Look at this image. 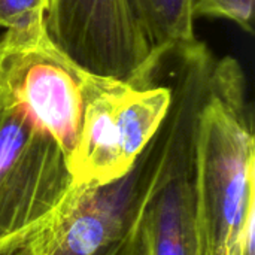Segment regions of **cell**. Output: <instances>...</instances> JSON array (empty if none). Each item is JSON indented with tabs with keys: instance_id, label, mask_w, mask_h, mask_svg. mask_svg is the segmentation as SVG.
Masks as SVG:
<instances>
[{
	"instance_id": "cell-2",
	"label": "cell",
	"mask_w": 255,
	"mask_h": 255,
	"mask_svg": "<svg viewBox=\"0 0 255 255\" xmlns=\"http://www.w3.org/2000/svg\"><path fill=\"white\" fill-rule=\"evenodd\" d=\"M172 100L158 130L160 160L148 202L145 255H203L196 196V130L215 55L197 40L173 54Z\"/></svg>"
},
{
	"instance_id": "cell-4",
	"label": "cell",
	"mask_w": 255,
	"mask_h": 255,
	"mask_svg": "<svg viewBox=\"0 0 255 255\" xmlns=\"http://www.w3.org/2000/svg\"><path fill=\"white\" fill-rule=\"evenodd\" d=\"M170 100L169 85L136 87L93 73L69 163L73 184H108L124 176L160 130Z\"/></svg>"
},
{
	"instance_id": "cell-7",
	"label": "cell",
	"mask_w": 255,
	"mask_h": 255,
	"mask_svg": "<svg viewBox=\"0 0 255 255\" xmlns=\"http://www.w3.org/2000/svg\"><path fill=\"white\" fill-rule=\"evenodd\" d=\"M45 24L55 45L96 75L145 87L161 70L127 0H51Z\"/></svg>"
},
{
	"instance_id": "cell-1",
	"label": "cell",
	"mask_w": 255,
	"mask_h": 255,
	"mask_svg": "<svg viewBox=\"0 0 255 255\" xmlns=\"http://www.w3.org/2000/svg\"><path fill=\"white\" fill-rule=\"evenodd\" d=\"M196 196L203 255H245L254 233L255 142L244 67L215 58L196 130Z\"/></svg>"
},
{
	"instance_id": "cell-3",
	"label": "cell",
	"mask_w": 255,
	"mask_h": 255,
	"mask_svg": "<svg viewBox=\"0 0 255 255\" xmlns=\"http://www.w3.org/2000/svg\"><path fill=\"white\" fill-rule=\"evenodd\" d=\"M91 76L55 45L45 18L0 37V100L22 108L46 131L67 167L79 140Z\"/></svg>"
},
{
	"instance_id": "cell-9",
	"label": "cell",
	"mask_w": 255,
	"mask_h": 255,
	"mask_svg": "<svg viewBox=\"0 0 255 255\" xmlns=\"http://www.w3.org/2000/svg\"><path fill=\"white\" fill-rule=\"evenodd\" d=\"M60 206L31 227L0 241V255H51L58 226Z\"/></svg>"
},
{
	"instance_id": "cell-5",
	"label": "cell",
	"mask_w": 255,
	"mask_h": 255,
	"mask_svg": "<svg viewBox=\"0 0 255 255\" xmlns=\"http://www.w3.org/2000/svg\"><path fill=\"white\" fill-rule=\"evenodd\" d=\"M158 160L155 134L124 176L108 184H73L60 206L51 255H145L142 229Z\"/></svg>"
},
{
	"instance_id": "cell-6",
	"label": "cell",
	"mask_w": 255,
	"mask_h": 255,
	"mask_svg": "<svg viewBox=\"0 0 255 255\" xmlns=\"http://www.w3.org/2000/svg\"><path fill=\"white\" fill-rule=\"evenodd\" d=\"M72 188L54 139L22 108L0 100V241L51 215Z\"/></svg>"
},
{
	"instance_id": "cell-11",
	"label": "cell",
	"mask_w": 255,
	"mask_h": 255,
	"mask_svg": "<svg viewBox=\"0 0 255 255\" xmlns=\"http://www.w3.org/2000/svg\"><path fill=\"white\" fill-rule=\"evenodd\" d=\"M49 6L51 0H0V27L10 30L43 19Z\"/></svg>"
},
{
	"instance_id": "cell-8",
	"label": "cell",
	"mask_w": 255,
	"mask_h": 255,
	"mask_svg": "<svg viewBox=\"0 0 255 255\" xmlns=\"http://www.w3.org/2000/svg\"><path fill=\"white\" fill-rule=\"evenodd\" d=\"M152 54L164 61L194 45V0H127Z\"/></svg>"
},
{
	"instance_id": "cell-10",
	"label": "cell",
	"mask_w": 255,
	"mask_h": 255,
	"mask_svg": "<svg viewBox=\"0 0 255 255\" xmlns=\"http://www.w3.org/2000/svg\"><path fill=\"white\" fill-rule=\"evenodd\" d=\"M255 0H194V15L235 22L244 31H254Z\"/></svg>"
}]
</instances>
